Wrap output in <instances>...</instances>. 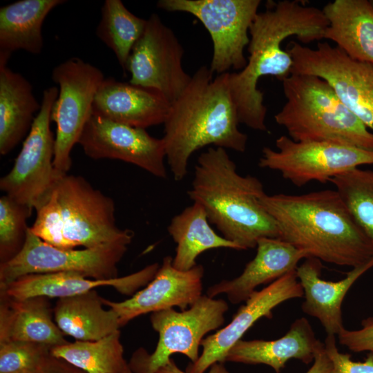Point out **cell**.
<instances>
[{
	"instance_id": "83f0119b",
	"label": "cell",
	"mask_w": 373,
	"mask_h": 373,
	"mask_svg": "<svg viewBox=\"0 0 373 373\" xmlns=\"http://www.w3.org/2000/svg\"><path fill=\"white\" fill-rule=\"evenodd\" d=\"M167 230L177 245L173 265L181 271H188L196 266L197 258L207 250L218 248L240 250L238 245L212 229L204 208L196 202L175 215Z\"/></svg>"
},
{
	"instance_id": "1f68e13d",
	"label": "cell",
	"mask_w": 373,
	"mask_h": 373,
	"mask_svg": "<svg viewBox=\"0 0 373 373\" xmlns=\"http://www.w3.org/2000/svg\"><path fill=\"white\" fill-rule=\"evenodd\" d=\"M33 209L7 195L0 198V260L3 263L21 249L29 227L27 220Z\"/></svg>"
},
{
	"instance_id": "ac0fdd59",
	"label": "cell",
	"mask_w": 373,
	"mask_h": 373,
	"mask_svg": "<svg viewBox=\"0 0 373 373\" xmlns=\"http://www.w3.org/2000/svg\"><path fill=\"white\" fill-rule=\"evenodd\" d=\"M160 266L153 264L134 274L111 279L89 278L75 272L32 274L0 287L1 293L16 299L35 296L64 298L82 294L95 288L111 287L119 293L133 296L154 278Z\"/></svg>"
},
{
	"instance_id": "d6a6232c",
	"label": "cell",
	"mask_w": 373,
	"mask_h": 373,
	"mask_svg": "<svg viewBox=\"0 0 373 373\" xmlns=\"http://www.w3.org/2000/svg\"><path fill=\"white\" fill-rule=\"evenodd\" d=\"M51 347L28 341L0 343V373H36Z\"/></svg>"
},
{
	"instance_id": "4316f807",
	"label": "cell",
	"mask_w": 373,
	"mask_h": 373,
	"mask_svg": "<svg viewBox=\"0 0 373 373\" xmlns=\"http://www.w3.org/2000/svg\"><path fill=\"white\" fill-rule=\"evenodd\" d=\"M95 289L58 298L53 309L55 322L65 334L77 341H97L119 330V317L105 309Z\"/></svg>"
},
{
	"instance_id": "7a4b0ae2",
	"label": "cell",
	"mask_w": 373,
	"mask_h": 373,
	"mask_svg": "<svg viewBox=\"0 0 373 373\" xmlns=\"http://www.w3.org/2000/svg\"><path fill=\"white\" fill-rule=\"evenodd\" d=\"M201 66L180 96L171 104L164 122L166 160L176 181L188 173L191 156L206 146L243 153L248 136L238 128L236 106L230 93L229 73L213 78Z\"/></svg>"
},
{
	"instance_id": "277c9868",
	"label": "cell",
	"mask_w": 373,
	"mask_h": 373,
	"mask_svg": "<svg viewBox=\"0 0 373 373\" xmlns=\"http://www.w3.org/2000/svg\"><path fill=\"white\" fill-rule=\"evenodd\" d=\"M187 193L240 250L256 248L262 238L279 237L276 222L261 203L265 194L262 182L240 175L223 148L210 146L200 155Z\"/></svg>"
},
{
	"instance_id": "8d00e7d4",
	"label": "cell",
	"mask_w": 373,
	"mask_h": 373,
	"mask_svg": "<svg viewBox=\"0 0 373 373\" xmlns=\"http://www.w3.org/2000/svg\"><path fill=\"white\" fill-rule=\"evenodd\" d=\"M331 370L332 363L323 343L315 354L313 365L306 373H330Z\"/></svg>"
},
{
	"instance_id": "7c38bea8",
	"label": "cell",
	"mask_w": 373,
	"mask_h": 373,
	"mask_svg": "<svg viewBox=\"0 0 373 373\" xmlns=\"http://www.w3.org/2000/svg\"><path fill=\"white\" fill-rule=\"evenodd\" d=\"M128 246L115 244L93 249H61L35 236L29 227L20 251L1 263L0 287L32 274L75 272L97 280L117 278V265Z\"/></svg>"
},
{
	"instance_id": "8992f818",
	"label": "cell",
	"mask_w": 373,
	"mask_h": 373,
	"mask_svg": "<svg viewBox=\"0 0 373 373\" xmlns=\"http://www.w3.org/2000/svg\"><path fill=\"white\" fill-rule=\"evenodd\" d=\"M285 103L274 115L296 142H327L373 151V132L323 78L292 73L282 81Z\"/></svg>"
},
{
	"instance_id": "30bf717a",
	"label": "cell",
	"mask_w": 373,
	"mask_h": 373,
	"mask_svg": "<svg viewBox=\"0 0 373 373\" xmlns=\"http://www.w3.org/2000/svg\"><path fill=\"white\" fill-rule=\"evenodd\" d=\"M51 76L59 86L51 111V121L56 124L53 164L58 172L67 173L72 149L93 113L95 97L105 78L98 68L78 57L58 64Z\"/></svg>"
},
{
	"instance_id": "484cf974",
	"label": "cell",
	"mask_w": 373,
	"mask_h": 373,
	"mask_svg": "<svg viewBox=\"0 0 373 373\" xmlns=\"http://www.w3.org/2000/svg\"><path fill=\"white\" fill-rule=\"evenodd\" d=\"M64 0H20L0 8V59L23 50L40 54L44 47L43 23L48 13Z\"/></svg>"
},
{
	"instance_id": "6da1fadb",
	"label": "cell",
	"mask_w": 373,
	"mask_h": 373,
	"mask_svg": "<svg viewBox=\"0 0 373 373\" xmlns=\"http://www.w3.org/2000/svg\"><path fill=\"white\" fill-rule=\"evenodd\" d=\"M328 21L322 10L298 0L267 1L249 28V56L246 66L229 73L231 95L239 122L255 131H267V107L264 93L258 88L259 79L273 76L283 81L292 73L294 61L283 43L296 36L303 44L324 39Z\"/></svg>"
},
{
	"instance_id": "5bb4252c",
	"label": "cell",
	"mask_w": 373,
	"mask_h": 373,
	"mask_svg": "<svg viewBox=\"0 0 373 373\" xmlns=\"http://www.w3.org/2000/svg\"><path fill=\"white\" fill-rule=\"evenodd\" d=\"M183 55L173 31L156 13L151 14L127 62L129 82L160 93L171 104L191 78L182 66Z\"/></svg>"
},
{
	"instance_id": "74e56055",
	"label": "cell",
	"mask_w": 373,
	"mask_h": 373,
	"mask_svg": "<svg viewBox=\"0 0 373 373\" xmlns=\"http://www.w3.org/2000/svg\"><path fill=\"white\" fill-rule=\"evenodd\" d=\"M156 373H188L186 371H183L176 365L175 361L171 358L169 361L160 369ZM208 373H229L228 370L225 367L224 363H216L211 365L209 368Z\"/></svg>"
},
{
	"instance_id": "e0dca14e",
	"label": "cell",
	"mask_w": 373,
	"mask_h": 373,
	"mask_svg": "<svg viewBox=\"0 0 373 373\" xmlns=\"http://www.w3.org/2000/svg\"><path fill=\"white\" fill-rule=\"evenodd\" d=\"M204 268L197 265L188 271H181L173 265L170 256L163 258L154 278L144 288L121 302L102 298L105 306L113 309L119 317L120 327L133 318L148 313L178 307L181 311L193 305L202 296Z\"/></svg>"
},
{
	"instance_id": "ffe728a7",
	"label": "cell",
	"mask_w": 373,
	"mask_h": 373,
	"mask_svg": "<svg viewBox=\"0 0 373 373\" xmlns=\"http://www.w3.org/2000/svg\"><path fill=\"white\" fill-rule=\"evenodd\" d=\"M256 249L255 257L240 276L210 287L206 295L214 298L224 294L233 304L245 302L257 287L296 270L302 259L309 258L306 252L276 238L259 239Z\"/></svg>"
},
{
	"instance_id": "d4e9b609",
	"label": "cell",
	"mask_w": 373,
	"mask_h": 373,
	"mask_svg": "<svg viewBox=\"0 0 373 373\" xmlns=\"http://www.w3.org/2000/svg\"><path fill=\"white\" fill-rule=\"evenodd\" d=\"M0 60V153H10L29 133L41 104L30 83Z\"/></svg>"
},
{
	"instance_id": "cb8c5ba5",
	"label": "cell",
	"mask_w": 373,
	"mask_h": 373,
	"mask_svg": "<svg viewBox=\"0 0 373 373\" xmlns=\"http://www.w3.org/2000/svg\"><path fill=\"white\" fill-rule=\"evenodd\" d=\"M331 40L351 59L373 65V6L370 0H334L322 9Z\"/></svg>"
},
{
	"instance_id": "ab89813d",
	"label": "cell",
	"mask_w": 373,
	"mask_h": 373,
	"mask_svg": "<svg viewBox=\"0 0 373 373\" xmlns=\"http://www.w3.org/2000/svg\"><path fill=\"white\" fill-rule=\"evenodd\" d=\"M370 3H372V6H373V0H370Z\"/></svg>"
},
{
	"instance_id": "4dcf8cb0",
	"label": "cell",
	"mask_w": 373,
	"mask_h": 373,
	"mask_svg": "<svg viewBox=\"0 0 373 373\" xmlns=\"http://www.w3.org/2000/svg\"><path fill=\"white\" fill-rule=\"evenodd\" d=\"M330 182L373 245V170L353 169L335 176Z\"/></svg>"
},
{
	"instance_id": "7402d4cb",
	"label": "cell",
	"mask_w": 373,
	"mask_h": 373,
	"mask_svg": "<svg viewBox=\"0 0 373 373\" xmlns=\"http://www.w3.org/2000/svg\"><path fill=\"white\" fill-rule=\"evenodd\" d=\"M322 344L309 321L301 317L295 320L288 332L278 339L238 341L228 352L225 362L264 364L279 373L292 358L310 363Z\"/></svg>"
},
{
	"instance_id": "9a60e30c",
	"label": "cell",
	"mask_w": 373,
	"mask_h": 373,
	"mask_svg": "<svg viewBox=\"0 0 373 373\" xmlns=\"http://www.w3.org/2000/svg\"><path fill=\"white\" fill-rule=\"evenodd\" d=\"M78 144L95 160H122L166 178V154L162 139L152 137L146 129L115 122L92 113Z\"/></svg>"
},
{
	"instance_id": "3957f363",
	"label": "cell",
	"mask_w": 373,
	"mask_h": 373,
	"mask_svg": "<svg viewBox=\"0 0 373 373\" xmlns=\"http://www.w3.org/2000/svg\"><path fill=\"white\" fill-rule=\"evenodd\" d=\"M260 200L276 222L278 238L309 257L352 268L373 258V245L336 190L265 193Z\"/></svg>"
},
{
	"instance_id": "836d02e7",
	"label": "cell",
	"mask_w": 373,
	"mask_h": 373,
	"mask_svg": "<svg viewBox=\"0 0 373 373\" xmlns=\"http://www.w3.org/2000/svg\"><path fill=\"white\" fill-rule=\"evenodd\" d=\"M324 346L332 363L330 373H373V354L370 353L363 362L354 361L350 354L338 350L334 335H327Z\"/></svg>"
},
{
	"instance_id": "e575fe53",
	"label": "cell",
	"mask_w": 373,
	"mask_h": 373,
	"mask_svg": "<svg viewBox=\"0 0 373 373\" xmlns=\"http://www.w3.org/2000/svg\"><path fill=\"white\" fill-rule=\"evenodd\" d=\"M337 336L339 343L350 351L373 354V316L363 319L360 329L348 330L344 328Z\"/></svg>"
},
{
	"instance_id": "d6986e66",
	"label": "cell",
	"mask_w": 373,
	"mask_h": 373,
	"mask_svg": "<svg viewBox=\"0 0 373 373\" xmlns=\"http://www.w3.org/2000/svg\"><path fill=\"white\" fill-rule=\"evenodd\" d=\"M170 102L151 88L104 79L95 97L93 113L115 122L146 129L164 124Z\"/></svg>"
},
{
	"instance_id": "44dd1931",
	"label": "cell",
	"mask_w": 373,
	"mask_h": 373,
	"mask_svg": "<svg viewBox=\"0 0 373 373\" xmlns=\"http://www.w3.org/2000/svg\"><path fill=\"white\" fill-rule=\"evenodd\" d=\"M373 267V258L363 265L352 268L346 276L336 282L321 277V260L309 257L296 269L303 291L301 309L306 314L318 320L327 335L337 336L344 329L342 305L351 287Z\"/></svg>"
},
{
	"instance_id": "9c48e42d",
	"label": "cell",
	"mask_w": 373,
	"mask_h": 373,
	"mask_svg": "<svg viewBox=\"0 0 373 373\" xmlns=\"http://www.w3.org/2000/svg\"><path fill=\"white\" fill-rule=\"evenodd\" d=\"M260 3V0H160L157 6L169 12L189 13L203 24L213 42L210 69L220 75L246 66L245 48Z\"/></svg>"
},
{
	"instance_id": "f1b7e54d",
	"label": "cell",
	"mask_w": 373,
	"mask_h": 373,
	"mask_svg": "<svg viewBox=\"0 0 373 373\" xmlns=\"http://www.w3.org/2000/svg\"><path fill=\"white\" fill-rule=\"evenodd\" d=\"M120 331L97 341H77L53 347L50 354L86 373H124L128 367L124 356Z\"/></svg>"
},
{
	"instance_id": "5b68a950",
	"label": "cell",
	"mask_w": 373,
	"mask_h": 373,
	"mask_svg": "<svg viewBox=\"0 0 373 373\" xmlns=\"http://www.w3.org/2000/svg\"><path fill=\"white\" fill-rule=\"evenodd\" d=\"M35 210L30 231L61 249L129 245L134 236L117 226L113 199L79 175H61Z\"/></svg>"
},
{
	"instance_id": "d590c367",
	"label": "cell",
	"mask_w": 373,
	"mask_h": 373,
	"mask_svg": "<svg viewBox=\"0 0 373 373\" xmlns=\"http://www.w3.org/2000/svg\"><path fill=\"white\" fill-rule=\"evenodd\" d=\"M36 373H86L62 358L51 354L47 357Z\"/></svg>"
},
{
	"instance_id": "4fadbf2b",
	"label": "cell",
	"mask_w": 373,
	"mask_h": 373,
	"mask_svg": "<svg viewBox=\"0 0 373 373\" xmlns=\"http://www.w3.org/2000/svg\"><path fill=\"white\" fill-rule=\"evenodd\" d=\"M286 50L294 61L291 74H309L327 81L351 111L373 131V65L351 59L327 41H318L314 49L292 41Z\"/></svg>"
},
{
	"instance_id": "603a6c76",
	"label": "cell",
	"mask_w": 373,
	"mask_h": 373,
	"mask_svg": "<svg viewBox=\"0 0 373 373\" xmlns=\"http://www.w3.org/2000/svg\"><path fill=\"white\" fill-rule=\"evenodd\" d=\"M0 294V343L28 341L52 348L68 342L52 320L48 298L16 299Z\"/></svg>"
},
{
	"instance_id": "ba28073f",
	"label": "cell",
	"mask_w": 373,
	"mask_h": 373,
	"mask_svg": "<svg viewBox=\"0 0 373 373\" xmlns=\"http://www.w3.org/2000/svg\"><path fill=\"white\" fill-rule=\"evenodd\" d=\"M59 94L56 86L43 92L41 108L11 170L0 180V189L16 202L35 209L66 173L53 164L55 137L50 130L51 111Z\"/></svg>"
},
{
	"instance_id": "f546056e",
	"label": "cell",
	"mask_w": 373,
	"mask_h": 373,
	"mask_svg": "<svg viewBox=\"0 0 373 373\" xmlns=\"http://www.w3.org/2000/svg\"><path fill=\"white\" fill-rule=\"evenodd\" d=\"M147 19L131 12L120 0H106L97 36L115 53L124 71L131 51L143 35Z\"/></svg>"
},
{
	"instance_id": "52a82bcc",
	"label": "cell",
	"mask_w": 373,
	"mask_h": 373,
	"mask_svg": "<svg viewBox=\"0 0 373 373\" xmlns=\"http://www.w3.org/2000/svg\"><path fill=\"white\" fill-rule=\"evenodd\" d=\"M228 308L224 300L202 295L185 310L171 308L152 313L150 321L159 334L155 349L150 354L143 347L138 348L132 354L128 367L133 373H156L175 354H182L191 363L195 362L204 336L224 324Z\"/></svg>"
},
{
	"instance_id": "8fae6325",
	"label": "cell",
	"mask_w": 373,
	"mask_h": 373,
	"mask_svg": "<svg viewBox=\"0 0 373 373\" xmlns=\"http://www.w3.org/2000/svg\"><path fill=\"white\" fill-rule=\"evenodd\" d=\"M276 150L265 146L258 166L279 172L298 187L312 181L330 182L335 176L373 164V151L327 142H296L287 135L275 141Z\"/></svg>"
},
{
	"instance_id": "f35d334b",
	"label": "cell",
	"mask_w": 373,
	"mask_h": 373,
	"mask_svg": "<svg viewBox=\"0 0 373 373\" xmlns=\"http://www.w3.org/2000/svg\"><path fill=\"white\" fill-rule=\"evenodd\" d=\"M124 373H133V371L130 369L129 367H127V369L124 371Z\"/></svg>"
},
{
	"instance_id": "2e32d148",
	"label": "cell",
	"mask_w": 373,
	"mask_h": 373,
	"mask_svg": "<svg viewBox=\"0 0 373 373\" xmlns=\"http://www.w3.org/2000/svg\"><path fill=\"white\" fill-rule=\"evenodd\" d=\"M303 291L296 270L291 271L262 289L254 291L241 305L231 321L201 343L202 352L198 360L190 363L188 373H204L216 363L225 362L229 350L254 323L263 317L272 318L273 309L283 302L302 298Z\"/></svg>"
}]
</instances>
